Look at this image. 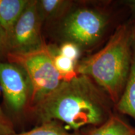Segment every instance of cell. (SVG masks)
Wrapping results in <instances>:
<instances>
[{"mask_svg": "<svg viewBox=\"0 0 135 135\" xmlns=\"http://www.w3.org/2000/svg\"><path fill=\"white\" fill-rule=\"evenodd\" d=\"M114 106L108 94L95 82L78 75L70 81H63L33 107L42 123L60 121L78 130L84 126L101 125L113 113Z\"/></svg>", "mask_w": 135, "mask_h": 135, "instance_id": "cell-1", "label": "cell"}, {"mask_svg": "<svg viewBox=\"0 0 135 135\" xmlns=\"http://www.w3.org/2000/svg\"><path fill=\"white\" fill-rule=\"evenodd\" d=\"M15 134L12 123L0 107V135H15Z\"/></svg>", "mask_w": 135, "mask_h": 135, "instance_id": "cell-14", "label": "cell"}, {"mask_svg": "<svg viewBox=\"0 0 135 135\" xmlns=\"http://www.w3.org/2000/svg\"><path fill=\"white\" fill-rule=\"evenodd\" d=\"M9 52V41L7 34L0 25V58Z\"/></svg>", "mask_w": 135, "mask_h": 135, "instance_id": "cell-15", "label": "cell"}, {"mask_svg": "<svg viewBox=\"0 0 135 135\" xmlns=\"http://www.w3.org/2000/svg\"><path fill=\"white\" fill-rule=\"evenodd\" d=\"M86 135H135V127L113 113L105 122L93 127Z\"/></svg>", "mask_w": 135, "mask_h": 135, "instance_id": "cell-9", "label": "cell"}, {"mask_svg": "<svg viewBox=\"0 0 135 135\" xmlns=\"http://www.w3.org/2000/svg\"><path fill=\"white\" fill-rule=\"evenodd\" d=\"M57 50L45 43L31 51L9 52L6 56L9 62L21 67L29 78L32 87L30 103L33 106L55 91L63 82L53 63Z\"/></svg>", "mask_w": 135, "mask_h": 135, "instance_id": "cell-4", "label": "cell"}, {"mask_svg": "<svg viewBox=\"0 0 135 135\" xmlns=\"http://www.w3.org/2000/svg\"><path fill=\"white\" fill-rule=\"evenodd\" d=\"M73 4L68 0H40L38 6L42 20L60 21Z\"/></svg>", "mask_w": 135, "mask_h": 135, "instance_id": "cell-10", "label": "cell"}, {"mask_svg": "<svg viewBox=\"0 0 135 135\" xmlns=\"http://www.w3.org/2000/svg\"><path fill=\"white\" fill-rule=\"evenodd\" d=\"M15 135H78L70 133L66 130L57 121H50L43 122L38 127L31 130Z\"/></svg>", "mask_w": 135, "mask_h": 135, "instance_id": "cell-12", "label": "cell"}, {"mask_svg": "<svg viewBox=\"0 0 135 135\" xmlns=\"http://www.w3.org/2000/svg\"><path fill=\"white\" fill-rule=\"evenodd\" d=\"M114 108L119 113L130 116L135 120V41L130 71L123 93Z\"/></svg>", "mask_w": 135, "mask_h": 135, "instance_id": "cell-8", "label": "cell"}, {"mask_svg": "<svg viewBox=\"0 0 135 135\" xmlns=\"http://www.w3.org/2000/svg\"><path fill=\"white\" fill-rule=\"evenodd\" d=\"M0 84L6 103L14 111L22 110L30 101L31 83L19 66L0 61Z\"/></svg>", "mask_w": 135, "mask_h": 135, "instance_id": "cell-6", "label": "cell"}, {"mask_svg": "<svg viewBox=\"0 0 135 135\" xmlns=\"http://www.w3.org/2000/svg\"><path fill=\"white\" fill-rule=\"evenodd\" d=\"M28 0H0V25L9 38Z\"/></svg>", "mask_w": 135, "mask_h": 135, "instance_id": "cell-7", "label": "cell"}, {"mask_svg": "<svg viewBox=\"0 0 135 135\" xmlns=\"http://www.w3.org/2000/svg\"><path fill=\"white\" fill-rule=\"evenodd\" d=\"M120 3L128 9L129 18L135 21V0H122Z\"/></svg>", "mask_w": 135, "mask_h": 135, "instance_id": "cell-16", "label": "cell"}, {"mask_svg": "<svg viewBox=\"0 0 135 135\" xmlns=\"http://www.w3.org/2000/svg\"><path fill=\"white\" fill-rule=\"evenodd\" d=\"M58 53L70 59L77 64L81 59L82 51L76 44L70 41H64L58 49Z\"/></svg>", "mask_w": 135, "mask_h": 135, "instance_id": "cell-13", "label": "cell"}, {"mask_svg": "<svg viewBox=\"0 0 135 135\" xmlns=\"http://www.w3.org/2000/svg\"><path fill=\"white\" fill-rule=\"evenodd\" d=\"M129 17L120 1H88L78 6L73 3L60 20V32L63 42H72L82 52L91 54L103 46Z\"/></svg>", "mask_w": 135, "mask_h": 135, "instance_id": "cell-3", "label": "cell"}, {"mask_svg": "<svg viewBox=\"0 0 135 135\" xmlns=\"http://www.w3.org/2000/svg\"><path fill=\"white\" fill-rule=\"evenodd\" d=\"M43 21L38 1H29L13 28L9 39V52L27 53L43 46L45 43L41 33Z\"/></svg>", "mask_w": 135, "mask_h": 135, "instance_id": "cell-5", "label": "cell"}, {"mask_svg": "<svg viewBox=\"0 0 135 135\" xmlns=\"http://www.w3.org/2000/svg\"><path fill=\"white\" fill-rule=\"evenodd\" d=\"M53 63L63 81H70L78 76L76 63L58 53V50L54 55Z\"/></svg>", "mask_w": 135, "mask_h": 135, "instance_id": "cell-11", "label": "cell"}, {"mask_svg": "<svg viewBox=\"0 0 135 135\" xmlns=\"http://www.w3.org/2000/svg\"><path fill=\"white\" fill-rule=\"evenodd\" d=\"M135 41V21L129 18L123 22L106 43L76 64L78 75L89 77L113 101L120 98L127 81Z\"/></svg>", "mask_w": 135, "mask_h": 135, "instance_id": "cell-2", "label": "cell"}]
</instances>
